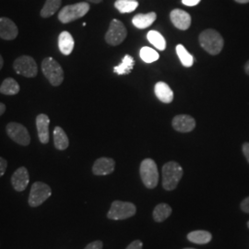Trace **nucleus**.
Here are the masks:
<instances>
[{"label":"nucleus","instance_id":"1","mask_svg":"<svg viewBox=\"0 0 249 249\" xmlns=\"http://www.w3.org/2000/svg\"><path fill=\"white\" fill-rule=\"evenodd\" d=\"M199 44L205 51L215 55L223 50L224 42L223 37L217 31L208 29L200 34Z\"/></svg>","mask_w":249,"mask_h":249},{"label":"nucleus","instance_id":"2","mask_svg":"<svg viewBox=\"0 0 249 249\" xmlns=\"http://www.w3.org/2000/svg\"><path fill=\"white\" fill-rule=\"evenodd\" d=\"M183 177V168L176 161H169L162 167V187L167 190H174L178 187Z\"/></svg>","mask_w":249,"mask_h":249},{"label":"nucleus","instance_id":"3","mask_svg":"<svg viewBox=\"0 0 249 249\" xmlns=\"http://www.w3.org/2000/svg\"><path fill=\"white\" fill-rule=\"evenodd\" d=\"M42 71L53 86H59L64 80V71L60 64L53 57H46L42 62Z\"/></svg>","mask_w":249,"mask_h":249},{"label":"nucleus","instance_id":"4","mask_svg":"<svg viewBox=\"0 0 249 249\" xmlns=\"http://www.w3.org/2000/svg\"><path fill=\"white\" fill-rule=\"evenodd\" d=\"M89 10V4L87 2H80L64 7L58 13V19L62 23H70L78 18L85 16Z\"/></svg>","mask_w":249,"mask_h":249},{"label":"nucleus","instance_id":"5","mask_svg":"<svg viewBox=\"0 0 249 249\" xmlns=\"http://www.w3.org/2000/svg\"><path fill=\"white\" fill-rule=\"evenodd\" d=\"M140 173L145 187L150 189L157 187L159 182V172L154 160L152 159L143 160L141 164Z\"/></svg>","mask_w":249,"mask_h":249},{"label":"nucleus","instance_id":"6","mask_svg":"<svg viewBox=\"0 0 249 249\" xmlns=\"http://www.w3.org/2000/svg\"><path fill=\"white\" fill-rule=\"evenodd\" d=\"M136 206L131 202H124L120 200L114 201L107 213V218L114 221H120L130 218L136 214Z\"/></svg>","mask_w":249,"mask_h":249},{"label":"nucleus","instance_id":"7","mask_svg":"<svg viewBox=\"0 0 249 249\" xmlns=\"http://www.w3.org/2000/svg\"><path fill=\"white\" fill-rule=\"evenodd\" d=\"M52 195L51 187L47 184L43 182H36L31 187V192L28 199V203L33 207L36 208L43 204L45 200H47Z\"/></svg>","mask_w":249,"mask_h":249},{"label":"nucleus","instance_id":"8","mask_svg":"<svg viewBox=\"0 0 249 249\" xmlns=\"http://www.w3.org/2000/svg\"><path fill=\"white\" fill-rule=\"evenodd\" d=\"M126 36L127 32L123 22L115 18L109 25V29L106 35V41L108 45L116 46L122 44Z\"/></svg>","mask_w":249,"mask_h":249},{"label":"nucleus","instance_id":"9","mask_svg":"<svg viewBox=\"0 0 249 249\" xmlns=\"http://www.w3.org/2000/svg\"><path fill=\"white\" fill-rule=\"evenodd\" d=\"M13 68L18 75L26 78H35L38 73L36 60L29 55H21L18 57L13 63Z\"/></svg>","mask_w":249,"mask_h":249},{"label":"nucleus","instance_id":"10","mask_svg":"<svg viewBox=\"0 0 249 249\" xmlns=\"http://www.w3.org/2000/svg\"><path fill=\"white\" fill-rule=\"evenodd\" d=\"M9 138L21 146H28L31 142V137L23 124L16 122H10L6 127Z\"/></svg>","mask_w":249,"mask_h":249},{"label":"nucleus","instance_id":"11","mask_svg":"<svg viewBox=\"0 0 249 249\" xmlns=\"http://www.w3.org/2000/svg\"><path fill=\"white\" fill-rule=\"evenodd\" d=\"M29 182H30L29 172L27 168L23 166L16 170L11 177V185L18 192L24 191L29 185Z\"/></svg>","mask_w":249,"mask_h":249},{"label":"nucleus","instance_id":"12","mask_svg":"<svg viewBox=\"0 0 249 249\" xmlns=\"http://www.w3.org/2000/svg\"><path fill=\"white\" fill-rule=\"evenodd\" d=\"M173 127L182 133H187L192 131L196 126V121L193 117L187 115H180L174 117L172 121Z\"/></svg>","mask_w":249,"mask_h":249},{"label":"nucleus","instance_id":"13","mask_svg":"<svg viewBox=\"0 0 249 249\" xmlns=\"http://www.w3.org/2000/svg\"><path fill=\"white\" fill-rule=\"evenodd\" d=\"M18 35L17 25L9 18H0V38L4 40H14Z\"/></svg>","mask_w":249,"mask_h":249},{"label":"nucleus","instance_id":"14","mask_svg":"<svg viewBox=\"0 0 249 249\" xmlns=\"http://www.w3.org/2000/svg\"><path fill=\"white\" fill-rule=\"evenodd\" d=\"M115 166L116 162L113 159L102 157L95 160L92 166V173L95 176H107L114 172Z\"/></svg>","mask_w":249,"mask_h":249},{"label":"nucleus","instance_id":"15","mask_svg":"<svg viewBox=\"0 0 249 249\" xmlns=\"http://www.w3.org/2000/svg\"><path fill=\"white\" fill-rule=\"evenodd\" d=\"M171 21L179 30L186 31L191 25L190 15L182 9H174L170 14Z\"/></svg>","mask_w":249,"mask_h":249},{"label":"nucleus","instance_id":"16","mask_svg":"<svg viewBox=\"0 0 249 249\" xmlns=\"http://www.w3.org/2000/svg\"><path fill=\"white\" fill-rule=\"evenodd\" d=\"M49 124L50 119L47 115L40 114L36 117V127L39 141L43 144L49 142Z\"/></svg>","mask_w":249,"mask_h":249},{"label":"nucleus","instance_id":"17","mask_svg":"<svg viewBox=\"0 0 249 249\" xmlns=\"http://www.w3.org/2000/svg\"><path fill=\"white\" fill-rule=\"evenodd\" d=\"M156 97L160 100V102L164 104H170L173 102L174 99V92L165 82H157L154 88Z\"/></svg>","mask_w":249,"mask_h":249},{"label":"nucleus","instance_id":"18","mask_svg":"<svg viewBox=\"0 0 249 249\" xmlns=\"http://www.w3.org/2000/svg\"><path fill=\"white\" fill-rule=\"evenodd\" d=\"M74 39L69 32H62L58 36V48L63 54H71L74 49Z\"/></svg>","mask_w":249,"mask_h":249},{"label":"nucleus","instance_id":"19","mask_svg":"<svg viewBox=\"0 0 249 249\" xmlns=\"http://www.w3.org/2000/svg\"><path fill=\"white\" fill-rule=\"evenodd\" d=\"M53 143L54 147L59 151L67 150L70 145L69 138L60 126H55L53 129Z\"/></svg>","mask_w":249,"mask_h":249},{"label":"nucleus","instance_id":"20","mask_svg":"<svg viewBox=\"0 0 249 249\" xmlns=\"http://www.w3.org/2000/svg\"><path fill=\"white\" fill-rule=\"evenodd\" d=\"M157 15L155 12H150L148 14H137L132 18V23L134 26L139 29H146L151 26L155 21Z\"/></svg>","mask_w":249,"mask_h":249},{"label":"nucleus","instance_id":"21","mask_svg":"<svg viewBox=\"0 0 249 249\" xmlns=\"http://www.w3.org/2000/svg\"><path fill=\"white\" fill-rule=\"evenodd\" d=\"M187 239L194 244L205 245V244H208L211 242V240L213 239V235L210 231L199 230V231H193L189 232L187 234Z\"/></svg>","mask_w":249,"mask_h":249},{"label":"nucleus","instance_id":"22","mask_svg":"<svg viewBox=\"0 0 249 249\" xmlns=\"http://www.w3.org/2000/svg\"><path fill=\"white\" fill-rule=\"evenodd\" d=\"M19 85L18 82L12 78H7L2 82L0 86V92L5 95H16L19 92Z\"/></svg>","mask_w":249,"mask_h":249},{"label":"nucleus","instance_id":"23","mask_svg":"<svg viewBox=\"0 0 249 249\" xmlns=\"http://www.w3.org/2000/svg\"><path fill=\"white\" fill-rule=\"evenodd\" d=\"M172 214V208L166 203L158 204L153 210V219L157 223L165 221Z\"/></svg>","mask_w":249,"mask_h":249},{"label":"nucleus","instance_id":"24","mask_svg":"<svg viewBox=\"0 0 249 249\" xmlns=\"http://www.w3.org/2000/svg\"><path fill=\"white\" fill-rule=\"evenodd\" d=\"M134 65H135V61L133 57L129 54H125L122 59L121 64L114 68V72L117 75L129 74L133 69Z\"/></svg>","mask_w":249,"mask_h":249},{"label":"nucleus","instance_id":"25","mask_svg":"<svg viewBox=\"0 0 249 249\" xmlns=\"http://www.w3.org/2000/svg\"><path fill=\"white\" fill-rule=\"evenodd\" d=\"M62 0H46L43 9L41 10L42 18H50L59 9Z\"/></svg>","mask_w":249,"mask_h":249},{"label":"nucleus","instance_id":"26","mask_svg":"<svg viewBox=\"0 0 249 249\" xmlns=\"http://www.w3.org/2000/svg\"><path fill=\"white\" fill-rule=\"evenodd\" d=\"M147 39L151 45L155 46L157 49L163 51L166 47V42L164 37L160 35L159 32L156 31H150L147 35Z\"/></svg>","mask_w":249,"mask_h":249},{"label":"nucleus","instance_id":"27","mask_svg":"<svg viewBox=\"0 0 249 249\" xmlns=\"http://www.w3.org/2000/svg\"><path fill=\"white\" fill-rule=\"evenodd\" d=\"M139 2L137 0H116V9L120 13H130L138 8Z\"/></svg>","mask_w":249,"mask_h":249},{"label":"nucleus","instance_id":"28","mask_svg":"<svg viewBox=\"0 0 249 249\" xmlns=\"http://www.w3.org/2000/svg\"><path fill=\"white\" fill-rule=\"evenodd\" d=\"M176 49H177V53H178V57L182 63V65L184 67L190 68L193 65V61H194L192 54H190L187 49L182 45H177Z\"/></svg>","mask_w":249,"mask_h":249},{"label":"nucleus","instance_id":"29","mask_svg":"<svg viewBox=\"0 0 249 249\" xmlns=\"http://www.w3.org/2000/svg\"><path fill=\"white\" fill-rule=\"evenodd\" d=\"M140 55H141V58L145 63L155 62L156 60L159 59V53H157L154 49L148 46H144L142 48Z\"/></svg>","mask_w":249,"mask_h":249},{"label":"nucleus","instance_id":"30","mask_svg":"<svg viewBox=\"0 0 249 249\" xmlns=\"http://www.w3.org/2000/svg\"><path fill=\"white\" fill-rule=\"evenodd\" d=\"M103 247H104V244L102 241H94L89 243V245H87L84 249H103Z\"/></svg>","mask_w":249,"mask_h":249},{"label":"nucleus","instance_id":"31","mask_svg":"<svg viewBox=\"0 0 249 249\" xmlns=\"http://www.w3.org/2000/svg\"><path fill=\"white\" fill-rule=\"evenodd\" d=\"M7 167H8V161L5 160L4 158L0 157V178L4 176V174L7 170Z\"/></svg>","mask_w":249,"mask_h":249},{"label":"nucleus","instance_id":"32","mask_svg":"<svg viewBox=\"0 0 249 249\" xmlns=\"http://www.w3.org/2000/svg\"><path fill=\"white\" fill-rule=\"evenodd\" d=\"M142 242L140 240H135L125 249H142Z\"/></svg>","mask_w":249,"mask_h":249},{"label":"nucleus","instance_id":"33","mask_svg":"<svg viewBox=\"0 0 249 249\" xmlns=\"http://www.w3.org/2000/svg\"><path fill=\"white\" fill-rule=\"evenodd\" d=\"M241 210L244 212V213H249V196L246 197L242 203H241Z\"/></svg>","mask_w":249,"mask_h":249},{"label":"nucleus","instance_id":"34","mask_svg":"<svg viewBox=\"0 0 249 249\" xmlns=\"http://www.w3.org/2000/svg\"><path fill=\"white\" fill-rule=\"evenodd\" d=\"M201 0H182V3L188 7H193L196 6Z\"/></svg>","mask_w":249,"mask_h":249},{"label":"nucleus","instance_id":"35","mask_svg":"<svg viewBox=\"0 0 249 249\" xmlns=\"http://www.w3.org/2000/svg\"><path fill=\"white\" fill-rule=\"evenodd\" d=\"M243 153L245 155V157L247 158V160L249 162V143L246 142L243 144Z\"/></svg>","mask_w":249,"mask_h":249},{"label":"nucleus","instance_id":"36","mask_svg":"<svg viewBox=\"0 0 249 249\" xmlns=\"http://www.w3.org/2000/svg\"><path fill=\"white\" fill-rule=\"evenodd\" d=\"M6 111V106L2 103H0V116H2Z\"/></svg>","mask_w":249,"mask_h":249},{"label":"nucleus","instance_id":"37","mask_svg":"<svg viewBox=\"0 0 249 249\" xmlns=\"http://www.w3.org/2000/svg\"><path fill=\"white\" fill-rule=\"evenodd\" d=\"M245 71L247 72V74L249 75V60L247 62V64H246V66H245Z\"/></svg>","mask_w":249,"mask_h":249},{"label":"nucleus","instance_id":"38","mask_svg":"<svg viewBox=\"0 0 249 249\" xmlns=\"http://www.w3.org/2000/svg\"><path fill=\"white\" fill-rule=\"evenodd\" d=\"M234 1H236V2H238V3H241V4H246V3H249V0H234Z\"/></svg>","mask_w":249,"mask_h":249},{"label":"nucleus","instance_id":"39","mask_svg":"<svg viewBox=\"0 0 249 249\" xmlns=\"http://www.w3.org/2000/svg\"><path fill=\"white\" fill-rule=\"evenodd\" d=\"M88 2H90V3H95V4H99V3H101L103 0H87Z\"/></svg>","mask_w":249,"mask_h":249},{"label":"nucleus","instance_id":"40","mask_svg":"<svg viewBox=\"0 0 249 249\" xmlns=\"http://www.w3.org/2000/svg\"><path fill=\"white\" fill-rule=\"evenodd\" d=\"M3 65H4V61H3V58H2V56H1V54H0V71H1V69L3 68Z\"/></svg>","mask_w":249,"mask_h":249},{"label":"nucleus","instance_id":"41","mask_svg":"<svg viewBox=\"0 0 249 249\" xmlns=\"http://www.w3.org/2000/svg\"><path fill=\"white\" fill-rule=\"evenodd\" d=\"M248 227H249V223H248Z\"/></svg>","mask_w":249,"mask_h":249},{"label":"nucleus","instance_id":"42","mask_svg":"<svg viewBox=\"0 0 249 249\" xmlns=\"http://www.w3.org/2000/svg\"></svg>","mask_w":249,"mask_h":249}]
</instances>
